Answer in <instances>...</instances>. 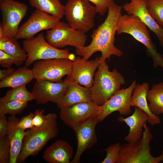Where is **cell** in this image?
<instances>
[{
	"label": "cell",
	"mask_w": 163,
	"mask_h": 163,
	"mask_svg": "<svg viewBox=\"0 0 163 163\" xmlns=\"http://www.w3.org/2000/svg\"><path fill=\"white\" fill-rule=\"evenodd\" d=\"M92 101L90 88L81 86L78 84H70L62 100L57 104L59 108L69 107L76 103Z\"/></svg>",
	"instance_id": "cell-22"
},
{
	"label": "cell",
	"mask_w": 163,
	"mask_h": 163,
	"mask_svg": "<svg viewBox=\"0 0 163 163\" xmlns=\"http://www.w3.org/2000/svg\"><path fill=\"white\" fill-rule=\"evenodd\" d=\"M15 37L8 36L0 37V50L14 56L26 58L27 54Z\"/></svg>",
	"instance_id": "cell-26"
},
{
	"label": "cell",
	"mask_w": 163,
	"mask_h": 163,
	"mask_svg": "<svg viewBox=\"0 0 163 163\" xmlns=\"http://www.w3.org/2000/svg\"><path fill=\"white\" fill-rule=\"evenodd\" d=\"M10 146L7 135L0 137V163H9Z\"/></svg>",
	"instance_id": "cell-32"
},
{
	"label": "cell",
	"mask_w": 163,
	"mask_h": 163,
	"mask_svg": "<svg viewBox=\"0 0 163 163\" xmlns=\"http://www.w3.org/2000/svg\"><path fill=\"white\" fill-rule=\"evenodd\" d=\"M45 38L50 45L57 48L67 46L75 48L84 46L87 40L85 33L71 28L68 24L61 21L55 27L47 31Z\"/></svg>",
	"instance_id": "cell-10"
},
{
	"label": "cell",
	"mask_w": 163,
	"mask_h": 163,
	"mask_svg": "<svg viewBox=\"0 0 163 163\" xmlns=\"http://www.w3.org/2000/svg\"><path fill=\"white\" fill-rule=\"evenodd\" d=\"M94 5L97 13L101 16L104 15L107 11L111 0H87Z\"/></svg>",
	"instance_id": "cell-35"
},
{
	"label": "cell",
	"mask_w": 163,
	"mask_h": 163,
	"mask_svg": "<svg viewBox=\"0 0 163 163\" xmlns=\"http://www.w3.org/2000/svg\"><path fill=\"white\" fill-rule=\"evenodd\" d=\"M57 119L55 113H49L46 114V121L43 126L26 131L18 162H23L29 156L37 155L49 140L57 136Z\"/></svg>",
	"instance_id": "cell-2"
},
{
	"label": "cell",
	"mask_w": 163,
	"mask_h": 163,
	"mask_svg": "<svg viewBox=\"0 0 163 163\" xmlns=\"http://www.w3.org/2000/svg\"><path fill=\"white\" fill-rule=\"evenodd\" d=\"M120 142L111 145L106 149L100 151V152L106 151L107 155L106 157L101 163H117L119 156V152L121 147Z\"/></svg>",
	"instance_id": "cell-31"
},
{
	"label": "cell",
	"mask_w": 163,
	"mask_h": 163,
	"mask_svg": "<svg viewBox=\"0 0 163 163\" xmlns=\"http://www.w3.org/2000/svg\"><path fill=\"white\" fill-rule=\"evenodd\" d=\"M23 49L27 57L25 66L28 67L37 61L55 58H66L74 61V54L70 53L66 48L61 50L50 45L46 40L43 33L23 42Z\"/></svg>",
	"instance_id": "cell-6"
},
{
	"label": "cell",
	"mask_w": 163,
	"mask_h": 163,
	"mask_svg": "<svg viewBox=\"0 0 163 163\" xmlns=\"http://www.w3.org/2000/svg\"><path fill=\"white\" fill-rule=\"evenodd\" d=\"M27 58L18 57L8 54L0 50V65L3 67H11L13 64L21 65Z\"/></svg>",
	"instance_id": "cell-30"
},
{
	"label": "cell",
	"mask_w": 163,
	"mask_h": 163,
	"mask_svg": "<svg viewBox=\"0 0 163 163\" xmlns=\"http://www.w3.org/2000/svg\"><path fill=\"white\" fill-rule=\"evenodd\" d=\"M99 122L97 115L75 125L72 128L75 134L77 147L75 156L71 163H80L81 157L84 152L97 143V139L95 129Z\"/></svg>",
	"instance_id": "cell-14"
},
{
	"label": "cell",
	"mask_w": 163,
	"mask_h": 163,
	"mask_svg": "<svg viewBox=\"0 0 163 163\" xmlns=\"http://www.w3.org/2000/svg\"><path fill=\"white\" fill-rule=\"evenodd\" d=\"M58 18L36 9L29 18L19 27L15 38L27 39L39 32L52 29L60 21Z\"/></svg>",
	"instance_id": "cell-12"
},
{
	"label": "cell",
	"mask_w": 163,
	"mask_h": 163,
	"mask_svg": "<svg viewBox=\"0 0 163 163\" xmlns=\"http://www.w3.org/2000/svg\"><path fill=\"white\" fill-rule=\"evenodd\" d=\"M64 13L69 26L85 33L94 26V18L97 13L95 6L87 0H68Z\"/></svg>",
	"instance_id": "cell-7"
},
{
	"label": "cell",
	"mask_w": 163,
	"mask_h": 163,
	"mask_svg": "<svg viewBox=\"0 0 163 163\" xmlns=\"http://www.w3.org/2000/svg\"><path fill=\"white\" fill-rule=\"evenodd\" d=\"M126 83L116 69L110 71L106 62L99 63L90 88L92 101L98 106L103 105Z\"/></svg>",
	"instance_id": "cell-3"
},
{
	"label": "cell",
	"mask_w": 163,
	"mask_h": 163,
	"mask_svg": "<svg viewBox=\"0 0 163 163\" xmlns=\"http://www.w3.org/2000/svg\"><path fill=\"white\" fill-rule=\"evenodd\" d=\"M122 9L121 6L111 0L106 18L93 30L91 36L92 40L89 45L76 48L75 53L77 55L88 60L94 53L100 52V63L106 62L112 55L120 57L123 55V53L114 45L118 22L122 15Z\"/></svg>",
	"instance_id": "cell-1"
},
{
	"label": "cell",
	"mask_w": 163,
	"mask_h": 163,
	"mask_svg": "<svg viewBox=\"0 0 163 163\" xmlns=\"http://www.w3.org/2000/svg\"><path fill=\"white\" fill-rule=\"evenodd\" d=\"M161 155H162V156L163 159V149H162V153H161Z\"/></svg>",
	"instance_id": "cell-38"
},
{
	"label": "cell",
	"mask_w": 163,
	"mask_h": 163,
	"mask_svg": "<svg viewBox=\"0 0 163 163\" xmlns=\"http://www.w3.org/2000/svg\"><path fill=\"white\" fill-rule=\"evenodd\" d=\"M72 61L66 58H55L37 61L32 70L36 80L58 82L65 75L70 74Z\"/></svg>",
	"instance_id": "cell-8"
},
{
	"label": "cell",
	"mask_w": 163,
	"mask_h": 163,
	"mask_svg": "<svg viewBox=\"0 0 163 163\" xmlns=\"http://www.w3.org/2000/svg\"><path fill=\"white\" fill-rule=\"evenodd\" d=\"M99 106L92 101L76 103L61 109L60 117L65 125L72 129L75 125L97 115Z\"/></svg>",
	"instance_id": "cell-16"
},
{
	"label": "cell",
	"mask_w": 163,
	"mask_h": 163,
	"mask_svg": "<svg viewBox=\"0 0 163 163\" xmlns=\"http://www.w3.org/2000/svg\"><path fill=\"white\" fill-rule=\"evenodd\" d=\"M117 33L120 34L126 33L143 44L146 48L147 56L152 58L153 66L163 68V55L158 52L152 42L146 26L137 17L128 14L122 15L119 20Z\"/></svg>",
	"instance_id": "cell-4"
},
{
	"label": "cell",
	"mask_w": 163,
	"mask_h": 163,
	"mask_svg": "<svg viewBox=\"0 0 163 163\" xmlns=\"http://www.w3.org/2000/svg\"><path fill=\"white\" fill-rule=\"evenodd\" d=\"M146 6L151 16L163 29V0H146Z\"/></svg>",
	"instance_id": "cell-29"
},
{
	"label": "cell",
	"mask_w": 163,
	"mask_h": 163,
	"mask_svg": "<svg viewBox=\"0 0 163 163\" xmlns=\"http://www.w3.org/2000/svg\"><path fill=\"white\" fill-rule=\"evenodd\" d=\"M8 122L5 115L0 114V137L7 135Z\"/></svg>",
	"instance_id": "cell-36"
},
{
	"label": "cell",
	"mask_w": 163,
	"mask_h": 163,
	"mask_svg": "<svg viewBox=\"0 0 163 163\" xmlns=\"http://www.w3.org/2000/svg\"><path fill=\"white\" fill-rule=\"evenodd\" d=\"M70 84L65 80L58 82L36 80L31 92L37 104H45L49 101L57 104L62 100Z\"/></svg>",
	"instance_id": "cell-13"
},
{
	"label": "cell",
	"mask_w": 163,
	"mask_h": 163,
	"mask_svg": "<svg viewBox=\"0 0 163 163\" xmlns=\"http://www.w3.org/2000/svg\"><path fill=\"white\" fill-rule=\"evenodd\" d=\"M18 118L15 115H10L8 119V129L7 136L10 146L9 163H17L21 151L23 140L26 134L25 130L18 128L17 123Z\"/></svg>",
	"instance_id": "cell-20"
},
{
	"label": "cell",
	"mask_w": 163,
	"mask_h": 163,
	"mask_svg": "<svg viewBox=\"0 0 163 163\" xmlns=\"http://www.w3.org/2000/svg\"><path fill=\"white\" fill-rule=\"evenodd\" d=\"M143 128V136L140 139L121 145L117 163H158L163 161L161 155L157 157L152 155L150 143L153 135L146 124Z\"/></svg>",
	"instance_id": "cell-5"
},
{
	"label": "cell",
	"mask_w": 163,
	"mask_h": 163,
	"mask_svg": "<svg viewBox=\"0 0 163 163\" xmlns=\"http://www.w3.org/2000/svg\"><path fill=\"white\" fill-rule=\"evenodd\" d=\"M123 9L127 14L137 17L144 23L150 30L155 34L160 45L163 46V29L152 18L146 6V0H130L129 2L125 3Z\"/></svg>",
	"instance_id": "cell-17"
},
{
	"label": "cell",
	"mask_w": 163,
	"mask_h": 163,
	"mask_svg": "<svg viewBox=\"0 0 163 163\" xmlns=\"http://www.w3.org/2000/svg\"><path fill=\"white\" fill-rule=\"evenodd\" d=\"M25 66L19 68L9 75L1 80L0 88H15L26 85L34 78L32 69Z\"/></svg>",
	"instance_id": "cell-23"
},
{
	"label": "cell",
	"mask_w": 163,
	"mask_h": 163,
	"mask_svg": "<svg viewBox=\"0 0 163 163\" xmlns=\"http://www.w3.org/2000/svg\"><path fill=\"white\" fill-rule=\"evenodd\" d=\"M73 154V148L67 142L58 139L46 149L43 157L49 163H70Z\"/></svg>",
	"instance_id": "cell-19"
},
{
	"label": "cell",
	"mask_w": 163,
	"mask_h": 163,
	"mask_svg": "<svg viewBox=\"0 0 163 163\" xmlns=\"http://www.w3.org/2000/svg\"><path fill=\"white\" fill-rule=\"evenodd\" d=\"M43 109L36 110L34 113L33 124L35 127H39L43 126L46 120V115L44 114Z\"/></svg>",
	"instance_id": "cell-34"
},
{
	"label": "cell",
	"mask_w": 163,
	"mask_h": 163,
	"mask_svg": "<svg viewBox=\"0 0 163 163\" xmlns=\"http://www.w3.org/2000/svg\"><path fill=\"white\" fill-rule=\"evenodd\" d=\"M34 113L30 112L28 114L22 117L19 119L17 123V126L21 129L25 130L31 129L34 127L33 124Z\"/></svg>",
	"instance_id": "cell-33"
},
{
	"label": "cell",
	"mask_w": 163,
	"mask_h": 163,
	"mask_svg": "<svg viewBox=\"0 0 163 163\" xmlns=\"http://www.w3.org/2000/svg\"><path fill=\"white\" fill-rule=\"evenodd\" d=\"M149 118V115L146 112L136 107L132 115L126 118L120 116L118 120L125 122L129 128L128 134L124 138V140L127 142H133L140 139L143 136V126Z\"/></svg>",
	"instance_id": "cell-18"
},
{
	"label": "cell",
	"mask_w": 163,
	"mask_h": 163,
	"mask_svg": "<svg viewBox=\"0 0 163 163\" xmlns=\"http://www.w3.org/2000/svg\"><path fill=\"white\" fill-rule=\"evenodd\" d=\"M15 70L14 68L11 67L7 68L5 69L0 70V79L1 80L9 75Z\"/></svg>",
	"instance_id": "cell-37"
},
{
	"label": "cell",
	"mask_w": 163,
	"mask_h": 163,
	"mask_svg": "<svg viewBox=\"0 0 163 163\" xmlns=\"http://www.w3.org/2000/svg\"><path fill=\"white\" fill-rule=\"evenodd\" d=\"M28 101L14 100L0 103V114L15 115L21 113L28 106Z\"/></svg>",
	"instance_id": "cell-28"
},
{
	"label": "cell",
	"mask_w": 163,
	"mask_h": 163,
	"mask_svg": "<svg viewBox=\"0 0 163 163\" xmlns=\"http://www.w3.org/2000/svg\"><path fill=\"white\" fill-rule=\"evenodd\" d=\"M136 84L135 80L129 87L120 89L104 104L99 106L97 116L100 122L115 111H118L121 116L128 115L131 113V99Z\"/></svg>",
	"instance_id": "cell-11"
},
{
	"label": "cell",
	"mask_w": 163,
	"mask_h": 163,
	"mask_svg": "<svg viewBox=\"0 0 163 163\" xmlns=\"http://www.w3.org/2000/svg\"><path fill=\"white\" fill-rule=\"evenodd\" d=\"M149 90L147 82L142 84H137L132 92L130 101L131 107H137L146 112L149 115L148 122L152 126L158 124L161 122L160 117L152 113L149 107L147 94Z\"/></svg>",
	"instance_id": "cell-21"
},
{
	"label": "cell",
	"mask_w": 163,
	"mask_h": 163,
	"mask_svg": "<svg viewBox=\"0 0 163 163\" xmlns=\"http://www.w3.org/2000/svg\"><path fill=\"white\" fill-rule=\"evenodd\" d=\"M0 9L2 18L0 24V37H15L19 25L27 14V5L14 0H0Z\"/></svg>",
	"instance_id": "cell-9"
},
{
	"label": "cell",
	"mask_w": 163,
	"mask_h": 163,
	"mask_svg": "<svg viewBox=\"0 0 163 163\" xmlns=\"http://www.w3.org/2000/svg\"><path fill=\"white\" fill-rule=\"evenodd\" d=\"M34 100L31 92L28 91L26 85L12 88L8 91L6 94L0 99V103L14 100H21L29 102Z\"/></svg>",
	"instance_id": "cell-27"
},
{
	"label": "cell",
	"mask_w": 163,
	"mask_h": 163,
	"mask_svg": "<svg viewBox=\"0 0 163 163\" xmlns=\"http://www.w3.org/2000/svg\"><path fill=\"white\" fill-rule=\"evenodd\" d=\"M151 112L158 115L163 113V82L154 84L147 94Z\"/></svg>",
	"instance_id": "cell-24"
},
{
	"label": "cell",
	"mask_w": 163,
	"mask_h": 163,
	"mask_svg": "<svg viewBox=\"0 0 163 163\" xmlns=\"http://www.w3.org/2000/svg\"><path fill=\"white\" fill-rule=\"evenodd\" d=\"M30 5L36 9L53 15L61 19L64 15L65 6L60 0H29Z\"/></svg>",
	"instance_id": "cell-25"
},
{
	"label": "cell",
	"mask_w": 163,
	"mask_h": 163,
	"mask_svg": "<svg viewBox=\"0 0 163 163\" xmlns=\"http://www.w3.org/2000/svg\"><path fill=\"white\" fill-rule=\"evenodd\" d=\"M99 57L90 60H85L80 56L72 61L70 74L65 79L67 83H75L91 88L92 86L94 76L99 64Z\"/></svg>",
	"instance_id": "cell-15"
}]
</instances>
